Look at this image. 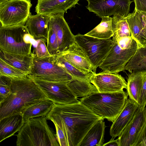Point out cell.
Masks as SVG:
<instances>
[{"instance_id":"cell-1","label":"cell","mask_w":146,"mask_h":146,"mask_svg":"<svg viewBox=\"0 0 146 146\" xmlns=\"http://www.w3.org/2000/svg\"><path fill=\"white\" fill-rule=\"evenodd\" d=\"M46 117L63 131L67 146H80L90 128L104 119L80 101L66 105L54 104Z\"/></svg>"},{"instance_id":"cell-2","label":"cell","mask_w":146,"mask_h":146,"mask_svg":"<svg viewBox=\"0 0 146 146\" xmlns=\"http://www.w3.org/2000/svg\"><path fill=\"white\" fill-rule=\"evenodd\" d=\"M10 95L0 103V120L12 115H22L29 107L47 99L32 79L11 78Z\"/></svg>"},{"instance_id":"cell-3","label":"cell","mask_w":146,"mask_h":146,"mask_svg":"<svg viewBox=\"0 0 146 146\" xmlns=\"http://www.w3.org/2000/svg\"><path fill=\"white\" fill-rule=\"evenodd\" d=\"M128 96L124 90L114 92H94L79 99L94 114L113 122L123 108Z\"/></svg>"},{"instance_id":"cell-4","label":"cell","mask_w":146,"mask_h":146,"mask_svg":"<svg viewBox=\"0 0 146 146\" xmlns=\"http://www.w3.org/2000/svg\"><path fill=\"white\" fill-rule=\"evenodd\" d=\"M47 120L46 116H41L25 122L17 135V146H60Z\"/></svg>"},{"instance_id":"cell-5","label":"cell","mask_w":146,"mask_h":146,"mask_svg":"<svg viewBox=\"0 0 146 146\" xmlns=\"http://www.w3.org/2000/svg\"><path fill=\"white\" fill-rule=\"evenodd\" d=\"M112 40L110 50L99 67L103 72L118 74L125 70L138 46L131 35Z\"/></svg>"},{"instance_id":"cell-6","label":"cell","mask_w":146,"mask_h":146,"mask_svg":"<svg viewBox=\"0 0 146 146\" xmlns=\"http://www.w3.org/2000/svg\"><path fill=\"white\" fill-rule=\"evenodd\" d=\"M64 13L51 15L47 47L51 56L61 54L74 42V35L64 18Z\"/></svg>"},{"instance_id":"cell-7","label":"cell","mask_w":146,"mask_h":146,"mask_svg":"<svg viewBox=\"0 0 146 146\" xmlns=\"http://www.w3.org/2000/svg\"><path fill=\"white\" fill-rule=\"evenodd\" d=\"M33 54L32 64L30 72L27 75L28 78L64 82H67L73 78L58 63L57 55L39 58Z\"/></svg>"},{"instance_id":"cell-8","label":"cell","mask_w":146,"mask_h":146,"mask_svg":"<svg viewBox=\"0 0 146 146\" xmlns=\"http://www.w3.org/2000/svg\"><path fill=\"white\" fill-rule=\"evenodd\" d=\"M74 38L90 63L93 72L96 73L110 50L112 39H101L80 34L74 35Z\"/></svg>"},{"instance_id":"cell-9","label":"cell","mask_w":146,"mask_h":146,"mask_svg":"<svg viewBox=\"0 0 146 146\" xmlns=\"http://www.w3.org/2000/svg\"><path fill=\"white\" fill-rule=\"evenodd\" d=\"M29 33L24 25L0 27V49L7 52L27 54L31 52L32 44L24 39L25 35Z\"/></svg>"},{"instance_id":"cell-10","label":"cell","mask_w":146,"mask_h":146,"mask_svg":"<svg viewBox=\"0 0 146 146\" xmlns=\"http://www.w3.org/2000/svg\"><path fill=\"white\" fill-rule=\"evenodd\" d=\"M32 6L30 0H8L0 4V26L25 25Z\"/></svg>"},{"instance_id":"cell-11","label":"cell","mask_w":146,"mask_h":146,"mask_svg":"<svg viewBox=\"0 0 146 146\" xmlns=\"http://www.w3.org/2000/svg\"><path fill=\"white\" fill-rule=\"evenodd\" d=\"M47 98L55 104L66 105L80 102L68 86L67 82L32 79Z\"/></svg>"},{"instance_id":"cell-12","label":"cell","mask_w":146,"mask_h":146,"mask_svg":"<svg viewBox=\"0 0 146 146\" xmlns=\"http://www.w3.org/2000/svg\"><path fill=\"white\" fill-rule=\"evenodd\" d=\"M89 11L101 18L118 14L126 17L129 13L131 0H86Z\"/></svg>"},{"instance_id":"cell-13","label":"cell","mask_w":146,"mask_h":146,"mask_svg":"<svg viewBox=\"0 0 146 146\" xmlns=\"http://www.w3.org/2000/svg\"><path fill=\"white\" fill-rule=\"evenodd\" d=\"M88 80L101 93L121 92L127 87V82L124 78L118 74L92 72Z\"/></svg>"},{"instance_id":"cell-14","label":"cell","mask_w":146,"mask_h":146,"mask_svg":"<svg viewBox=\"0 0 146 146\" xmlns=\"http://www.w3.org/2000/svg\"><path fill=\"white\" fill-rule=\"evenodd\" d=\"M145 107H139L118 138L119 146H134L146 123Z\"/></svg>"},{"instance_id":"cell-15","label":"cell","mask_w":146,"mask_h":146,"mask_svg":"<svg viewBox=\"0 0 146 146\" xmlns=\"http://www.w3.org/2000/svg\"><path fill=\"white\" fill-rule=\"evenodd\" d=\"M51 15L37 14L29 16L25 26L29 33L36 39H42L47 42Z\"/></svg>"},{"instance_id":"cell-16","label":"cell","mask_w":146,"mask_h":146,"mask_svg":"<svg viewBox=\"0 0 146 146\" xmlns=\"http://www.w3.org/2000/svg\"><path fill=\"white\" fill-rule=\"evenodd\" d=\"M139 106L137 103L129 98L127 100L123 108L110 127V132L112 138H115L121 134Z\"/></svg>"},{"instance_id":"cell-17","label":"cell","mask_w":146,"mask_h":146,"mask_svg":"<svg viewBox=\"0 0 146 146\" xmlns=\"http://www.w3.org/2000/svg\"><path fill=\"white\" fill-rule=\"evenodd\" d=\"M80 0H38L35 8L37 14L52 15L61 13L75 7Z\"/></svg>"},{"instance_id":"cell-18","label":"cell","mask_w":146,"mask_h":146,"mask_svg":"<svg viewBox=\"0 0 146 146\" xmlns=\"http://www.w3.org/2000/svg\"><path fill=\"white\" fill-rule=\"evenodd\" d=\"M60 55L81 71L87 73L93 72L92 66L86 57L75 42L66 51Z\"/></svg>"},{"instance_id":"cell-19","label":"cell","mask_w":146,"mask_h":146,"mask_svg":"<svg viewBox=\"0 0 146 146\" xmlns=\"http://www.w3.org/2000/svg\"><path fill=\"white\" fill-rule=\"evenodd\" d=\"M130 29L131 36L138 47L146 45V27L143 24L140 11L135 10L126 17Z\"/></svg>"},{"instance_id":"cell-20","label":"cell","mask_w":146,"mask_h":146,"mask_svg":"<svg viewBox=\"0 0 146 146\" xmlns=\"http://www.w3.org/2000/svg\"><path fill=\"white\" fill-rule=\"evenodd\" d=\"M33 53L20 54L10 53L0 49V58L9 64L23 72L28 75L33 63Z\"/></svg>"},{"instance_id":"cell-21","label":"cell","mask_w":146,"mask_h":146,"mask_svg":"<svg viewBox=\"0 0 146 146\" xmlns=\"http://www.w3.org/2000/svg\"><path fill=\"white\" fill-rule=\"evenodd\" d=\"M25 122L23 115L17 114L0 120V142L13 135L22 127Z\"/></svg>"},{"instance_id":"cell-22","label":"cell","mask_w":146,"mask_h":146,"mask_svg":"<svg viewBox=\"0 0 146 146\" xmlns=\"http://www.w3.org/2000/svg\"><path fill=\"white\" fill-rule=\"evenodd\" d=\"M146 77V71L132 72L129 74L127 79L126 89L129 98L139 106L140 93Z\"/></svg>"},{"instance_id":"cell-23","label":"cell","mask_w":146,"mask_h":146,"mask_svg":"<svg viewBox=\"0 0 146 146\" xmlns=\"http://www.w3.org/2000/svg\"><path fill=\"white\" fill-rule=\"evenodd\" d=\"M104 119L100 120L89 130L80 146H102L104 141L105 129Z\"/></svg>"},{"instance_id":"cell-24","label":"cell","mask_w":146,"mask_h":146,"mask_svg":"<svg viewBox=\"0 0 146 146\" xmlns=\"http://www.w3.org/2000/svg\"><path fill=\"white\" fill-rule=\"evenodd\" d=\"M54 104L51 100L46 99L30 106L22 115L24 122L32 118L46 116L51 110Z\"/></svg>"},{"instance_id":"cell-25","label":"cell","mask_w":146,"mask_h":146,"mask_svg":"<svg viewBox=\"0 0 146 146\" xmlns=\"http://www.w3.org/2000/svg\"><path fill=\"white\" fill-rule=\"evenodd\" d=\"M67 84L77 98H82L91 93L99 92L95 86L87 80L73 78L67 82Z\"/></svg>"},{"instance_id":"cell-26","label":"cell","mask_w":146,"mask_h":146,"mask_svg":"<svg viewBox=\"0 0 146 146\" xmlns=\"http://www.w3.org/2000/svg\"><path fill=\"white\" fill-rule=\"evenodd\" d=\"M125 70L130 73L146 72V45L138 47L134 54L126 65Z\"/></svg>"},{"instance_id":"cell-27","label":"cell","mask_w":146,"mask_h":146,"mask_svg":"<svg viewBox=\"0 0 146 146\" xmlns=\"http://www.w3.org/2000/svg\"><path fill=\"white\" fill-rule=\"evenodd\" d=\"M100 23L86 35L101 39L111 38L113 35L112 17H102Z\"/></svg>"},{"instance_id":"cell-28","label":"cell","mask_w":146,"mask_h":146,"mask_svg":"<svg viewBox=\"0 0 146 146\" xmlns=\"http://www.w3.org/2000/svg\"><path fill=\"white\" fill-rule=\"evenodd\" d=\"M113 16L112 18L113 31L112 38L117 39L131 36L130 29L125 17L118 14Z\"/></svg>"},{"instance_id":"cell-29","label":"cell","mask_w":146,"mask_h":146,"mask_svg":"<svg viewBox=\"0 0 146 146\" xmlns=\"http://www.w3.org/2000/svg\"><path fill=\"white\" fill-rule=\"evenodd\" d=\"M57 60L58 63L73 78L89 81V76L92 72L87 73L81 71L70 64L61 55H57Z\"/></svg>"},{"instance_id":"cell-30","label":"cell","mask_w":146,"mask_h":146,"mask_svg":"<svg viewBox=\"0 0 146 146\" xmlns=\"http://www.w3.org/2000/svg\"><path fill=\"white\" fill-rule=\"evenodd\" d=\"M27 75L23 72L9 64L0 58V76L16 79L26 78Z\"/></svg>"},{"instance_id":"cell-31","label":"cell","mask_w":146,"mask_h":146,"mask_svg":"<svg viewBox=\"0 0 146 146\" xmlns=\"http://www.w3.org/2000/svg\"><path fill=\"white\" fill-rule=\"evenodd\" d=\"M0 103L2 102L10 94L11 78L0 76Z\"/></svg>"},{"instance_id":"cell-32","label":"cell","mask_w":146,"mask_h":146,"mask_svg":"<svg viewBox=\"0 0 146 146\" xmlns=\"http://www.w3.org/2000/svg\"><path fill=\"white\" fill-rule=\"evenodd\" d=\"M36 40L38 43L37 46L34 49V54L39 58H44L51 56L47 49L45 42L46 40L42 39H39Z\"/></svg>"},{"instance_id":"cell-33","label":"cell","mask_w":146,"mask_h":146,"mask_svg":"<svg viewBox=\"0 0 146 146\" xmlns=\"http://www.w3.org/2000/svg\"><path fill=\"white\" fill-rule=\"evenodd\" d=\"M56 133L55 136L60 146H67V144L64 134L63 131L57 126L55 125Z\"/></svg>"},{"instance_id":"cell-34","label":"cell","mask_w":146,"mask_h":146,"mask_svg":"<svg viewBox=\"0 0 146 146\" xmlns=\"http://www.w3.org/2000/svg\"><path fill=\"white\" fill-rule=\"evenodd\" d=\"M134 146H146V123Z\"/></svg>"},{"instance_id":"cell-35","label":"cell","mask_w":146,"mask_h":146,"mask_svg":"<svg viewBox=\"0 0 146 146\" xmlns=\"http://www.w3.org/2000/svg\"><path fill=\"white\" fill-rule=\"evenodd\" d=\"M146 105V77L141 91L139 107H145Z\"/></svg>"},{"instance_id":"cell-36","label":"cell","mask_w":146,"mask_h":146,"mask_svg":"<svg viewBox=\"0 0 146 146\" xmlns=\"http://www.w3.org/2000/svg\"><path fill=\"white\" fill-rule=\"evenodd\" d=\"M135 10L146 12V0H133Z\"/></svg>"},{"instance_id":"cell-37","label":"cell","mask_w":146,"mask_h":146,"mask_svg":"<svg viewBox=\"0 0 146 146\" xmlns=\"http://www.w3.org/2000/svg\"><path fill=\"white\" fill-rule=\"evenodd\" d=\"M114 138H112L108 142L104 144L102 146H119L118 139L114 140Z\"/></svg>"},{"instance_id":"cell-38","label":"cell","mask_w":146,"mask_h":146,"mask_svg":"<svg viewBox=\"0 0 146 146\" xmlns=\"http://www.w3.org/2000/svg\"><path fill=\"white\" fill-rule=\"evenodd\" d=\"M140 12L141 15L143 23L146 27V12L143 11Z\"/></svg>"},{"instance_id":"cell-39","label":"cell","mask_w":146,"mask_h":146,"mask_svg":"<svg viewBox=\"0 0 146 146\" xmlns=\"http://www.w3.org/2000/svg\"><path fill=\"white\" fill-rule=\"evenodd\" d=\"M8 0H0V4Z\"/></svg>"},{"instance_id":"cell-40","label":"cell","mask_w":146,"mask_h":146,"mask_svg":"<svg viewBox=\"0 0 146 146\" xmlns=\"http://www.w3.org/2000/svg\"><path fill=\"white\" fill-rule=\"evenodd\" d=\"M145 115H146V106L145 107Z\"/></svg>"}]
</instances>
